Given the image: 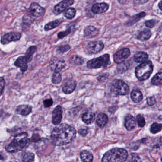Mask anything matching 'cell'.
I'll return each mask as SVG.
<instances>
[{"label":"cell","instance_id":"obj_36","mask_svg":"<svg viewBox=\"0 0 162 162\" xmlns=\"http://www.w3.org/2000/svg\"><path fill=\"white\" fill-rule=\"evenodd\" d=\"M136 121L138 122L139 126L140 127H144L145 124V119L144 117L141 115H138L136 116Z\"/></svg>","mask_w":162,"mask_h":162},{"label":"cell","instance_id":"obj_1","mask_svg":"<svg viewBox=\"0 0 162 162\" xmlns=\"http://www.w3.org/2000/svg\"><path fill=\"white\" fill-rule=\"evenodd\" d=\"M76 131L74 128L66 124H62L55 127L52 133L53 143L58 146L70 143L75 139Z\"/></svg>","mask_w":162,"mask_h":162},{"label":"cell","instance_id":"obj_4","mask_svg":"<svg viewBox=\"0 0 162 162\" xmlns=\"http://www.w3.org/2000/svg\"><path fill=\"white\" fill-rule=\"evenodd\" d=\"M153 71V65L152 62L150 60H146L135 68V76L139 81H145L150 77Z\"/></svg>","mask_w":162,"mask_h":162},{"label":"cell","instance_id":"obj_19","mask_svg":"<svg viewBox=\"0 0 162 162\" xmlns=\"http://www.w3.org/2000/svg\"><path fill=\"white\" fill-rule=\"evenodd\" d=\"M31 107L27 105H22L17 106L16 109V112L23 116H26L31 112Z\"/></svg>","mask_w":162,"mask_h":162},{"label":"cell","instance_id":"obj_14","mask_svg":"<svg viewBox=\"0 0 162 162\" xmlns=\"http://www.w3.org/2000/svg\"><path fill=\"white\" fill-rule=\"evenodd\" d=\"M109 8V5L106 3H96L92 6L91 11L94 14H102L106 12Z\"/></svg>","mask_w":162,"mask_h":162},{"label":"cell","instance_id":"obj_18","mask_svg":"<svg viewBox=\"0 0 162 162\" xmlns=\"http://www.w3.org/2000/svg\"><path fill=\"white\" fill-rule=\"evenodd\" d=\"M99 33V30L93 26H88L84 30V36L87 38H93Z\"/></svg>","mask_w":162,"mask_h":162},{"label":"cell","instance_id":"obj_5","mask_svg":"<svg viewBox=\"0 0 162 162\" xmlns=\"http://www.w3.org/2000/svg\"><path fill=\"white\" fill-rule=\"evenodd\" d=\"M110 63V55L106 54L88 61L87 63V67L91 69H96L101 67L106 68Z\"/></svg>","mask_w":162,"mask_h":162},{"label":"cell","instance_id":"obj_11","mask_svg":"<svg viewBox=\"0 0 162 162\" xmlns=\"http://www.w3.org/2000/svg\"><path fill=\"white\" fill-rule=\"evenodd\" d=\"M21 34V33L17 32H11L6 34L2 36L1 39V43L2 44H7L11 42H16L20 39Z\"/></svg>","mask_w":162,"mask_h":162},{"label":"cell","instance_id":"obj_25","mask_svg":"<svg viewBox=\"0 0 162 162\" xmlns=\"http://www.w3.org/2000/svg\"><path fill=\"white\" fill-rule=\"evenodd\" d=\"M145 15H146L145 12L142 11L140 14L133 16V17H131V19H130L128 23H126V24L128 25V26H131L132 25L134 24L136 22H138L139 20H140V19L143 18Z\"/></svg>","mask_w":162,"mask_h":162},{"label":"cell","instance_id":"obj_37","mask_svg":"<svg viewBox=\"0 0 162 162\" xmlns=\"http://www.w3.org/2000/svg\"><path fill=\"white\" fill-rule=\"evenodd\" d=\"M128 65L127 63H124L123 62L119 63V65L118 66V71L120 73L124 72L128 69Z\"/></svg>","mask_w":162,"mask_h":162},{"label":"cell","instance_id":"obj_9","mask_svg":"<svg viewBox=\"0 0 162 162\" xmlns=\"http://www.w3.org/2000/svg\"><path fill=\"white\" fill-rule=\"evenodd\" d=\"M130 54L129 49L123 48L117 51L114 55V62L117 64L123 62L128 58Z\"/></svg>","mask_w":162,"mask_h":162},{"label":"cell","instance_id":"obj_42","mask_svg":"<svg viewBox=\"0 0 162 162\" xmlns=\"http://www.w3.org/2000/svg\"><path fill=\"white\" fill-rule=\"evenodd\" d=\"M155 103V99L154 97H149L147 98V104L148 105L152 106Z\"/></svg>","mask_w":162,"mask_h":162},{"label":"cell","instance_id":"obj_43","mask_svg":"<svg viewBox=\"0 0 162 162\" xmlns=\"http://www.w3.org/2000/svg\"><path fill=\"white\" fill-rule=\"evenodd\" d=\"M109 75L108 73H105L100 75L97 78V80L100 82H104L106 81L107 78H109Z\"/></svg>","mask_w":162,"mask_h":162},{"label":"cell","instance_id":"obj_46","mask_svg":"<svg viewBox=\"0 0 162 162\" xmlns=\"http://www.w3.org/2000/svg\"><path fill=\"white\" fill-rule=\"evenodd\" d=\"M131 157L130 161L132 162H139L141 161L138 155H136V154H131Z\"/></svg>","mask_w":162,"mask_h":162},{"label":"cell","instance_id":"obj_26","mask_svg":"<svg viewBox=\"0 0 162 162\" xmlns=\"http://www.w3.org/2000/svg\"><path fill=\"white\" fill-rule=\"evenodd\" d=\"M81 158L83 162H91L93 161V157L91 153L87 151H83L81 153Z\"/></svg>","mask_w":162,"mask_h":162},{"label":"cell","instance_id":"obj_35","mask_svg":"<svg viewBox=\"0 0 162 162\" xmlns=\"http://www.w3.org/2000/svg\"><path fill=\"white\" fill-rule=\"evenodd\" d=\"M34 159V154L32 153H26L23 155L22 161L24 162H32Z\"/></svg>","mask_w":162,"mask_h":162},{"label":"cell","instance_id":"obj_7","mask_svg":"<svg viewBox=\"0 0 162 162\" xmlns=\"http://www.w3.org/2000/svg\"><path fill=\"white\" fill-rule=\"evenodd\" d=\"M104 44L101 41H94L85 44L84 46L86 52L90 54H94L100 52L104 49Z\"/></svg>","mask_w":162,"mask_h":162},{"label":"cell","instance_id":"obj_15","mask_svg":"<svg viewBox=\"0 0 162 162\" xmlns=\"http://www.w3.org/2000/svg\"><path fill=\"white\" fill-rule=\"evenodd\" d=\"M77 86L76 81L74 79H68L62 87V91L65 94H71L74 91Z\"/></svg>","mask_w":162,"mask_h":162},{"label":"cell","instance_id":"obj_50","mask_svg":"<svg viewBox=\"0 0 162 162\" xmlns=\"http://www.w3.org/2000/svg\"><path fill=\"white\" fill-rule=\"evenodd\" d=\"M3 159H4V158H3V157L0 154V160H3Z\"/></svg>","mask_w":162,"mask_h":162},{"label":"cell","instance_id":"obj_30","mask_svg":"<svg viewBox=\"0 0 162 162\" xmlns=\"http://www.w3.org/2000/svg\"><path fill=\"white\" fill-rule=\"evenodd\" d=\"M76 10L74 8H69L65 11L64 16L68 19H72L76 15Z\"/></svg>","mask_w":162,"mask_h":162},{"label":"cell","instance_id":"obj_38","mask_svg":"<svg viewBox=\"0 0 162 162\" xmlns=\"http://www.w3.org/2000/svg\"><path fill=\"white\" fill-rule=\"evenodd\" d=\"M70 49H71V47L69 45H63V46L59 47L58 49H57V52L59 53H64L68 52Z\"/></svg>","mask_w":162,"mask_h":162},{"label":"cell","instance_id":"obj_3","mask_svg":"<svg viewBox=\"0 0 162 162\" xmlns=\"http://www.w3.org/2000/svg\"><path fill=\"white\" fill-rule=\"evenodd\" d=\"M127 151L123 148H115L106 152L103 156L102 162H123L128 158Z\"/></svg>","mask_w":162,"mask_h":162},{"label":"cell","instance_id":"obj_41","mask_svg":"<svg viewBox=\"0 0 162 162\" xmlns=\"http://www.w3.org/2000/svg\"><path fill=\"white\" fill-rule=\"evenodd\" d=\"M5 86V81L4 78L0 77V96L2 95Z\"/></svg>","mask_w":162,"mask_h":162},{"label":"cell","instance_id":"obj_27","mask_svg":"<svg viewBox=\"0 0 162 162\" xmlns=\"http://www.w3.org/2000/svg\"><path fill=\"white\" fill-rule=\"evenodd\" d=\"M69 62L72 64L75 65H82L84 63V59L82 57L78 55H73L69 59Z\"/></svg>","mask_w":162,"mask_h":162},{"label":"cell","instance_id":"obj_6","mask_svg":"<svg viewBox=\"0 0 162 162\" xmlns=\"http://www.w3.org/2000/svg\"><path fill=\"white\" fill-rule=\"evenodd\" d=\"M110 90L116 95H125L128 94L129 87L124 81L120 79H115L111 85Z\"/></svg>","mask_w":162,"mask_h":162},{"label":"cell","instance_id":"obj_2","mask_svg":"<svg viewBox=\"0 0 162 162\" xmlns=\"http://www.w3.org/2000/svg\"><path fill=\"white\" fill-rule=\"evenodd\" d=\"M29 143L28 133L24 132L16 135L12 142L6 146V150L9 153H15L27 147Z\"/></svg>","mask_w":162,"mask_h":162},{"label":"cell","instance_id":"obj_22","mask_svg":"<svg viewBox=\"0 0 162 162\" xmlns=\"http://www.w3.org/2000/svg\"><path fill=\"white\" fill-rule=\"evenodd\" d=\"M108 120H109V119L106 114L103 113H100L97 116V123L98 126H100V128H102L106 125L108 122Z\"/></svg>","mask_w":162,"mask_h":162},{"label":"cell","instance_id":"obj_17","mask_svg":"<svg viewBox=\"0 0 162 162\" xmlns=\"http://www.w3.org/2000/svg\"><path fill=\"white\" fill-rule=\"evenodd\" d=\"M125 126L128 130H133L136 126V122L134 117L130 115L126 116L125 119Z\"/></svg>","mask_w":162,"mask_h":162},{"label":"cell","instance_id":"obj_40","mask_svg":"<svg viewBox=\"0 0 162 162\" xmlns=\"http://www.w3.org/2000/svg\"><path fill=\"white\" fill-rule=\"evenodd\" d=\"M71 32V28H68L67 30H66L65 31L60 32L58 34V37L59 39H62L64 38L65 36H67Z\"/></svg>","mask_w":162,"mask_h":162},{"label":"cell","instance_id":"obj_12","mask_svg":"<svg viewBox=\"0 0 162 162\" xmlns=\"http://www.w3.org/2000/svg\"><path fill=\"white\" fill-rule=\"evenodd\" d=\"M30 14L35 18L42 16L45 13V9L36 2L32 3L29 9Z\"/></svg>","mask_w":162,"mask_h":162},{"label":"cell","instance_id":"obj_8","mask_svg":"<svg viewBox=\"0 0 162 162\" xmlns=\"http://www.w3.org/2000/svg\"><path fill=\"white\" fill-rule=\"evenodd\" d=\"M65 66V61L58 58H54L49 63V67L54 72H59L64 68Z\"/></svg>","mask_w":162,"mask_h":162},{"label":"cell","instance_id":"obj_10","mask_svg":"<svg viewBox=\"0 0 162 162\" xmlns=\"http://www.w3.org/2000/svg\"><path fill=\"white\" fill-rule=\"evenodd\" d=\"M74 0H63L55 6L54 8V14L59 15L65 11L70 6L74 4Z\"/></svg>","mask_w":162,"mask_h":162},{"label":"cell","instance_id":"obj_20","mask_svg":"<svg viewBox=\"0 0 162 162\" xmlns=\"http://www.w3.org/2000/svg\"><path fill=\"white\" fill-rule=\"evenodd\" d=\"M96 115L93 112H86L82 116V119L87 124H91L93 123L95 119Z\"/></svg>","mask_w":162,"mask_h":162},{"label":"cell","instance_id":"obj_48","mask_svg":"<svg viewBox=\"0 0 162 162\" xmlns=\"http://www.w3.org/2000/svg\"><path fill=\"white\" fill-rule=\"evenodd\" d=\"M117 1L121 5H124L127 2L128 0H117Z\"/></svg>","mask_w":162,"mask_h":162},{"label":"cell","instance_id":"obj_24","mask_svg":"<svg viewBox=\"0 0 162 162\" xmlns=\"http://www.w3.org/2000/svg\"><path fill=\"white\" fill-rule=\"evenodd\" d=\"M131 97L135 103H138L143 100V96L142 92L139 90H133L131 93Z\"/></svg>","mask_w":162,"mask_h":162},{"label":"cell","instance_id":"obj_13","mask_svg":"<svg viewBox=\"0 0 162 162\" xmlns=\"http://www.w3.org/2000/svg\"><path fill=\"white\" fill-rule=\"evenodd\" d=\"M30 60L25 56H21L19 57L14 63L15 66L20 68L21 71L24 72L27 71L28 68V63Z\"/></svg>","mask_w":162,"mask_h":162},{"label":"cell","instance_id":"obj_21","mask_svg":"<svg viewBox=\"0 0 162 162\" xmlns=\"http://www.w3.org/2000/svg\"><path fill=\"white\" fill-rule=\"evenodd\" d=\"M148 55L147 53L143 52H138L135 53L133 59L137 63H142L148 60Z\"/></svg>","mask_w":162,"mask_h":162},{"label":"cell","instance_id":"obj_47","mask_svg":"<svg viewBox=\"0 0 162 162\" xmlns=\"http://www.w3.org/2000/svg\"><path fill=\"white\" fill-rule=\"evenodd\" d=\"M149 0H134L135 3L139 5H142L148 2Z\"/></svg>","mask_w":162,"mask_h":162},{"label":"cell","instance_id":"obj_44","mask_svg":"<svg viewBox=\"0 0 162 162\" xmlns=\"http://www.w3.org/2000/svg\"><path fill=\"white\" fill-rule=\"evenodd\" d=\"M78 133L82 136H86L88 133V129L87 128H82L78 130Z\"/></svg>","mask_w":162,"mask_h":162},{"label":"cell","instance_id":"obj_28","mask_svg":"<svg viewBox=\"0 0 162 162\" xmlns=\"http://www.w3.org/2000/svg\"><path fill=\"white\" fill-rule=\"evenodd\" d=\"M60 24H61V21L58 20L51 21V22H49V23H48L47 24L45 25L44 30L46 31H48V30L53 29L54 28L59 26Z\"/></svg>","mask_w":162,"mask_h":162},{"label":"cell","instance_id":"obj_33","mask_svg":"<svg viewBox=\"0 0 162 162\" xmlns=\"http://www.w3.org/2000/svg\"><path fill=\"white\" fill-rule=\"evenodd\" d=\"M62 80V75L59 72H54L53 74L52 82L53 84H59L61 82Z\"/></svg>","mask_w":162,"mask_h":162},{"label":"cell","instance_id":"obj_45","mask_svg":"<svg viewBox=\"0 0 162 162\" xmlns=\"http://www.w3.org/2000/svg\"><path fill=\"white\" fill-rule=\"evenodd\" d=\"M53 104V100L52 99H48L44 101L43 105L44 107L48 108L52 106Z\"/></svg>","mask_w":162,"mask_h":162},{"label":"cell","instance_id":"obj_23","mask_svg":"<svg viewBox=\"0 0 162 162\" xmlns=\"http://www.w3.org/2000/svg\"><path fill=\"white\" fill-rule=\"evenodd\" d=\"M151 35L152 33L149 30L145 29L138 34L137 39L141 41H145L151 37Z\"/></svg>","mask_w":162,"mask_h":162},{"label":"cell","instance_id":"obj_39","mask_svg":"<svg viewBox=\"0 0 162 162\" xmlns=\"http://www.w3.org/2000/svg\"><path fill=\"white\" fill-rule=\"evenodd\" d=\"M157 23V21L155 20H150L147 21L145 24L146 27L149 28H153Z\"/></svg>","mask_w":162,"mask_h":162},{"label":"cell","instance_id":"obj_16","mask_svg":"<svg viewBox=\"0 0 162 162\" xmlns=\"http://www.w3.org/2000/svg\"><path fill=\"white\" fill-rule=\"evenodd\" d=\"M62 118V109L60 106L55 107L52 113V123L54 125H58Z\"/></svg>","mask_w":162,"mask_h":162},{"label":"cell","instance_id":"obj_32","mask_svg":"<svg viewBox=\"0 0 162 162\" xmlns=\"http://www.w3.org/2000/svg\"><path fill=\"white\" fill-rule=\"evenodd\" d=\"M162 125L161 124L158 123H153L150 128V131L152 134H157L161 131Z\"/></svg>","mask_w":162,"mask_h":162},{"label":"cell","instance_id":"obj_49","mask_svg":"<svg viewBox=\"0 0 162 162\" xmlns=\"http://www.w3.org/2000/svg\"><path fill=\"white\" fill-rule=\"evenodd\" d=\"M162 1H161L158 4L159 7V9H160V10H162Z\"/></svg>","mask_w":162,"mask_h":162},{"label":"cell","instance_id":"obj_34","mask_svg":"<svg viewBox=\"0 0 162 162\" xmlns=\"http://www.w3.org/2000/svg\"><path fill=\"white\" fill-rule=\"evenodd\" d=\"M33 17L30 14H26L23 17V23L24 24L30 25L33 21Z\"/></svg>","mask_w":162,"mask_h":162},{"label":"cell","instance_id":"obj_31","mask_svg":"<svg viewBox=\"0 0 162 162\" xmlns=\"http://www.w3.org/2000/svg\"><path fill=\"white\" fill-rule=\"evenodd\" d=\"M36 50H37V47L36 46H33L29 47L26 51L25 56L27 57V59L30 60V62L32 59L33 55L36 52Z\"/></svg>","mask_w":162,"mask_h":162},{"label":"cell","instance_id":"obj_29","mask_svg":"<svg viewBox=\"0 0 162 162\" xmlns=\"http://www.w3.org/2000/svg\"><path fill=\"white\" fill-rule=\"evenodd\" d=\"M162 72L157 73L152 79V84L155 86H159L162 84Z\"/></svg>","mask_w":162,"mask_h":162}]
</instances>
